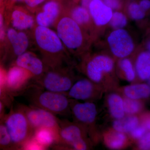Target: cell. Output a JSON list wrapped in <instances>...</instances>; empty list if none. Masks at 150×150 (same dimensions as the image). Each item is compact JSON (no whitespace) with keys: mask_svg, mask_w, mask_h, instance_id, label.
<instances>
[{"mask_svg":"<svg viewBox=\"0 0 150 150\" xmlns=\"http://www.w3.org/2000/svg\"><path fill=\"white\" fill-rule=\"evenodd\" d=\"M115 63L110 56L104 54L96 55L88 62L86 72L89 79L99 86L103 91L115 86L112 74Z\"/></svg>","mask_w":150,"mask_h":150,"instance_id":"6da1fadb","label":"cell"},{"mask_svg":"<svg viewBox=\"0 0 150 150\" xmlns=\"http://www.w3.org/2000/svg\"><path fill=\"white\" fill-rule=\"evenodd\" d=\"M57 33L62 43L71 50L79 48L83 42L81 26L70 17L62 18L57 26Z\"/></svg>","mask_w":150,"mask_h":150,"instance_id":"7a4b0ae2","label":"cell"},{"mask_svg":"<svg viewBox=\"0 0 150 150\" xmlns=\"http://www.w3.org/2000/svg\"><path fill=\"white\" fill-rule=\"evenodd\" d=\"M107 42L112 54L119 59L126 58L132 54L134 43L132 37L126 30L115 29L108 35Z\"/></svg>","mask_w":150,"mask_h":150,"instance_id":"3957f363","label":"cell"},{"mask_svg":"<svg viewBox=\"0 0 150 150\" xmlns=\"http://www.w3.org/2000/svg\"><path fill=\"white\" fill-rule=\"evenodd\" d=\"M35 36L38 45L43 51L55 54L63 50V43L58 34L48 27L38 25Z\"/></svg>","mask_w":150,"mask_h":150,"instance_id":"277c9868","label":"cell"},{"mask_svg":"<svg viewBox=\"0 0 150 150\" xmlns=\"http://www.w3.org/2000/svg\"><path fill=\"white\" fill-rule=\"evenodd\" d=\"M6 125L13 142L21 143L27 138L30 124L26 115L21 112L13 113L7 120Z\"/></svg>","mask_w":150,"mask_h":150,"instance_id":"5b68a950","label":"cell"},{"mask_svg":"<svg viewBox=\"0 0 150 150\" xmlns=\"http://www.w3.org/2000/svg\"><path fill=\"white\" fill-rule=\"evenodd\" d=\"M68 91L71 98L85 101L95 98L103 91L89 79H81L73 83Z\"/></svg>","mask_w":150,"mask_h":150,"instance_id":"8992f818","label":"cell"},{"mask_svg":"<svg viewBox=\"0 0 150 150\" xmlns=\"http://www.w3.org/2000/svg\"><path fill=\"white\" fill-rule=\"evenodd\" d=\"M37 102L43 109L56 113L64 112L69 105V100L64 94L48 91L38 95Z\"/></svg>","mask_w":150,"mask_h":150,"instance_id":"52a82bcc","label":"cell"},{"mask_svg":"<svg viewBox=\"0 0 150 150\" xmlns=\"http://www.w3.org/2000/svg\"><path fill=\"white\" fill-rule=\"evenodd\" d=\"M60 136L75 150H85L88 148L82 129L78 125L70 124L64 126L60 130Z\"/></svg>","mask_w":150,"mask_h":150,"instance_id":"ba28073f","label":"cell"},{"mask_svg":"<svg viewBox=\"0 0 150 150\" xmlns=\"http://www.w3.org/2000/svg\"><path fill=\"white\" fill-rule=\"evenodd\" d=\"M26 116L30 125L36 129L44 128L54 130L58 126L55 116L52 112L43 108L30 109Z\"/></svg>","mask_w":150,"mask_h":150,"instance_id":"9c48e42d","label":"cell"},{"mask_svg":"<svg viewBox=\"0 0 150 150\" xmlns=\"http://www.w3.org/2000/svg\"><path fill=\"white\" fill-rule=\"evenodd\" d=\"M73 84L69 76L55 71L47 73L42 81V85L47 91L60 93L69 91Z\"/></svg>","mask_w":150,"mask_h":150,"instance_id":"30bf717a","label":"cell"},{"mask_svg":"<svg viewBox=\"0 0 150 150\" xmlns=\"http://www.w3.org/2000/svg\"><path fill=\"white\" fill-rule=\"evenodd\" d=\"M88 10L91 18L98 26H104L109 23L112 17V9L106 6L102 0H93Z\"/></svg>","mask_w":150,"mask_h":150,"instance_id":"8fae6325","label":"cell"},{"mask_svg":"<svg viewBox=\"0 0 150 150\" xmlns=\"http://www.w3.org/2000/svg\"><path fill=\"white\" fill-rule=\"evenodd\" d=\"M72 112L78 121L86 125L93 123L97 115L96 105L91 102L76 103L73 106Z\"/></svg>","mask_w":150,"mask_h":150,"instance_id":"7c38bea8","label":"cell"},{"mask_svg":"<svg viewBox=\"0 0 150 150\" xmlns=\"http://www.w3.org/2000/svg\"><path fill=\"white\" fill-rule=\"evenodd\" d=\"M60 9V5L56 1L51 0L47 2L43 6V11L36 16L38 25L48 27L51 25L59 15Z\"/></svg>","mask_w":150,"mask_h":150,"instance_id":"4fadbf2b","label":"cell"},{"mask_svg":"<svg viewBox=\"0 0 150 150\" xmlns=\"http://www.w3.org/2000/svg\"><path fill=\"white\" fill-rule=\"evenodd\" d=\"M16 62L18 67L28 71L33 74L38 76L43 72V63L40 59L30 53L25 52L19 55Z\"/></svg>","mask_w":150,"mask_h":150,"instance_id":"5bb4252c","label":"cell"},{"mask_svg":"<svg viewBox=\"0 0 150 150\" xmlns=\"http://www.w3.org/2000/svg\"><path fill=\"white\" fill-rule=\"evenodd\" d=\"M103 141L106 146L110 149L118 150L126 146L129 140L126 134L113 129L104 133Z\"/></svg>","mask_w":150,"mask_h":150,"instance_id":"9a60e30c","label":"cell"},{"mask_svg":"<svg viewBox=\"0 0 150 150\" xmlns=\"http://www.w3.org/2000/svg\"><path fill=\"white\" fill-rule=\"evenodd\" d=\"M7 35L15 54L18 56L25 52L28 47V40L24 33L18 32L15 29L11 28L8 30Z\"/></svg>","mask_w":150,"mask_h":150,"instance_id":"2e32d148","label":"cell"},{"mask_svg":"<svg viewBox=\"0 0 150 150\" xmlns=\"http://www.w3.org/2000/svg\"><path fill=\"white\" fill-rule=\"evenodd\" d=\"M135 69L136 74L140 79L148 80L150 77V52H141L137 56Z\"/></svg>","mask_w":150,"mask_h":150,"instance_id":"e0dca14e","label":"cell"},{"mask_svg":"<svg viewBox=\"0 0 150 150\" xmlns=\"http://www.w3.org/2000/svg\"><path fill=\"white\" fill-rule=\"evenodd\" d=\"M123 93L125 96L131 99H144L150 96V87L145 83L136 84L124 87Z\"/></svg>","mask_w":150,"mask_h":150,"instance_id":"ac0fdd59","label":"cell"},{"mask_svg":"<svg viewBox=\"0 0 150 150\" xmlns=\"http://www.w3.org/2000/svg\"><path fill=\"white\" fill-rule=\"evenodd\" d=\"M139 124L140 119L137 116L127 115L120 119H115L112 123V128L116 131L128 134Z\"/></svg>","mask_w":150,"mask_h":150,"instance_id":"d6986e66","label":"cell"},{"mask_svg":"<svg viewBox=\"0 0 150 150\" xmlns=\"http://www.w3.org/2000/svg\"><path fill=\"white\" fill-rule=\"evenodd\" d=\"M107 103L110 115L115 119L123 118L124 112L123 98L118 93H112L108 96Z\"/></svg>","mask_w":150,"mask_h":150,"instance_id":"ffe728a7","label":"cell"},{"mask_svg":"<svg viewBox=\"0 0 150 150\" xmlns=\"http://www.w3.org/2000/svg\"><path fill=\"white\" fill-rule=\"evenodd\" d=\"M11 19L13 26L18 30L30 28L34 24L33 18L20 10L16 9L13 11Z\"/></svg>","mask_w":150,"mask_h":150,"instance_id":"44dd1931","label":"cell"},{"mask_svg":"<svg viewBox=\"0 0 150 150\" xmlns=\"http://www.w3.org/2000/svg\"><path fill=\"white\" fill-rule=\"evenodd\" d=\"M26 71L18 66L11 69L7 76L8 85L12 87H16L21 85L26 79Z\"/></svg>","mask_w":150,"mask_h":150,"instance_id":"7402d4cb","label":"cell"},{"mask_svg":"<svg viewBox=\"0 0 150 150\" xmlns=\"http://www.w3.org/2000/svg\"><path fill=\"white\" fill-rule=\"evenodd\" d=\"M71 18L80 26L88 24L91 18L88 10L83 6H79L73 9L71 13Z\"/></svg>","mask_w":150,"mask_h":150,"instance_id":"603a6c76","label":"cell"},{"mask_svg":"<svg viewBox=\"0 0 150 150\" xmlns=\"http://www.w3.org/2000/svg\"><path fill=\"white\" fill-rule=\"evenodd\" d=\"M54 131L47 128L37 129L35 133V139L43 147L49 146L53 143L55 139Z\"/></svg>","mask_w":150,"mask_h":150,"instance_id":"cb8c5ba5","label":"cell"},{"mask_svg":"<svg viewBox=\"0 0 150 150\" xmlns=\"http://www.w3.org/2000/svg\"><path fill=\"white\" fill-rule=\"evenodd\" d=\"M118 66L126 80L129 82L133 81L136 78V72L131 60L127 57L121 59Z\"/></svg>","mask_w":150,"mask_h":150,"instance_id":"d4e9b609","label":"cell"},{"mask_svg":"<svg viewBox=\"0 0 150 150\" xmlns=\"http://www.w3.org/2000/svg\"><path fill=\"white\" fill-rule=\"evenodd\" d=\"M124 112L127 115H135L142 110L143 105L140 100L131 99L125 97L123 98Z\"/></svg>","mask_w":150,"mask_h":150,"instance_id":"484cf974","label":"cell"},{"mask_svg":"<svg viewBox=\"0 0 150 150\" xmlns=\"http://www.w3.org/2000/svg\"><path fill=\"white\" fill-rule=\"evenodd\" d=\"M128 20L124 13L120 11H115L112 13V17L109 24L113 29H122L127 25Z\"/></svg>","mask_w":150,"mask_h":150,"instance_id":"4316f807","label":"cell"},{"mask_svg":"<svg viewBox=\"0 0 150 150\" xmlns=\"http://www.w3.org/2000/svg\"><path fill=\"white\" fill-rule=\"evenodd\" d=\"M128 11L129 16L134 20L140 21L145 17L146 13L139 5L136 3H132L128 6Z\"/></svg>","mask_w":150,"mask_h":150,"instance_id":"83f0119b","label":"cell"},{"mask_svg":"<svg viewBox=\"0 0 150 150\" xmlns=\"http://www.w3.org/2000/svg\"><path fill=\"white\" fill-rule=\"evenodd\" d=\"M138 147L141 150L150 149V131L147 132L139 140Z\"/></svg>","mask_w":150,"mask_h":150,"instance_id":"f1b7e54d","label":"cell"},{"mask_svg":"<svg viewBox=\"0 0 150 150\" xmlns=\"http://www.w3.org/2000/svg\"><path fill=\"white\" fill-rule=\"evenodd\" d=\"M11 141V137L6 127L2 125L0 126V144H8Z\"/></svg>","mask_w":150,"mask_h":150,"instance_id":"f546056e","label":"cell"},{"mask_svg":"<svg viewBox=\"0 0 150 150\" xmlns=\"http://www.w3.org/2000/svg\"><path fill=\"white\" fill-rule=\"evenodd\" d=\"M148 131L145 129L144 127L139 124V125L135 128L130 134H131V136L133 139H134L139 140Z\"/></svg>","mask_w":150,"mask_h":150,"instance_id":"4dcf8cb0","label":"cell"},{"mask_svg":"<svg viewBox=\"0 0 150 150\" xmlns=\"http://www.w3.org/2000/svg\"><path fill=\"white\" fill-rule=\"evenodd\" d=\"M139 119L140 125L144 127L147 131H150V112L143 114Z\"/></svg>","mask_w":150,"mask_h":150,"instance_id":"1f68e13d","label":"cell"},{"mask_svg":"<svg viewBox=\"0 0 150 150\" xmlns=\"http://www.w3.org/2000/svg\"><path fill=\"white\" fill-rule=\"evenodd\" d=\"M102 1L112 10H118L121 8V4L119 0H103Z\"/></svg>","mask_w":150,"mask_h":150,"instance_id":"d6a6232c","label":"cell"},{"mask_svg":"<svg viewBox=\"0 0 150 150\" xmlns=\"http://www.w3.org/2000/svg\"><path fill=\"white\" fill-rule=\"evenodd\" d=\"M25 148L29 150H40L42 149L43 147L41 146L39 143H38L34 139L33 141L28 143L26 145Z\"/></svg>","mask_w":150,"mask_h":150,"instance_id":"836d02e7","label":"cell"},{"mask_svg":"<svg viewBox=\"0 0 150 150\" xmlns=\"http://www.w3.org/2000/svg\"><path fill=\"white\" fill-rule=\"evenodd\" d=\"M46 0H23L25 4L30 8H34L42 4Z\"/></svg>","mask_w":150,"mask_h":150,"instance_id":"e575fe53","label":"cell"},{"mask_svg":"<svg viewBox=\"0 0 150 150\" xmlns=\"http://www.w3.org/2000/svg\"><path fill=\"white\" fill-rule=\"evenodd\" d=\"M5 33L4 26V17L2 13L0 11V40H2L5 37Z\"/></svg>","mask_w":150,"mask_h":150,"instance_id":"d590c367","label":"cell"},{"mask_svg":"<svg viewBox=\"0 0 150 150\" xmlns=\"http://www.w3.org/2000/svg\"><path fill=\"white\" fill-rule=\"evenodd\" d=\"M140 7L145 12L150 8V1L149 0H142L140 2Z\"/></svg>","mask_w":150,"mask_h":150,"instance_id":"8d00e7d4","label":"cell"},{"mask_svg":"<svg viewBox=\"0 0 150 150\" xmlns=\"http://www.w3.org/2000/svg\"><path fill=\"white\" fill-rule=\"evenodd\" d=\"M93 0H81V2L82 6L88 9V6L89 4Z\"/></svg>","mask_w":150,"mask_h":150,"instance_id":"74e56055","label":"cell"},{"mask_svg":"<svg viewBox=\"0 0 150 150\" xmlns=\"http://www.w3.org/2000/svg\"><path fill=\"white\" fill-rule=\"evenodd\" d=\"M4 75L2 72L0 71V85L2 84L4 82Z\"/></svg>","mask_w":150,"mask_h":150,"instance_id":"f35d334b","label":"cell"},{"mask_svg":"<svg viewBox=\"0 0 150 150\" xmlns=\"http://www.w3.org/2000/svg\"><path fill=\"white\" fill-rule=\"evenodd\" d=\"M146 47L147 48L148 51L150 52V40L148 41L147 43H146Z\"/></svg>","mask_w":150,"mask_h":150,"instance_id":"ab89813d","label":"cell"},{"mask_svg":"<svg viewBox=\"0 0 150 150\" xmlns=\"http://www.w3.org/2000/svg\"><path fill=\"white\" fill-rule=\"evenodd\" d=\"M4 0H0V8L4 4Z\"/></svg>","mask_w":150,"mask_h":150,"instance_id":"60d3db41","label":"cell"},{"mask_svg":"<svg viewBox=\"0 0 150 150\" xmlns=\"http://www.w3.org/2000/svg\"><path fill=\"white\" fill-rule=\"evenodd\" d=\"M148 84L149 86L150 87V77L148 79Z\"/></svg>","mask_w":150,"mask_h":150,"instance_id":"b9f144b4","label":"cell"},{"mask_svg":"<svg viewBox=\"0 0 150 150\" xmlns=\"http://www.w3.org/2000/svg\"><path fill=\"white\" fill-rule=\"evenodd\" d=\"M10 1H23V0H10Z\"/></svg>","mask_w":150,"mask_h":150,"instance_id":"7bdbcfd3","label":"cell"},{"mask_svg":"<svg viewBox=\"0 0 150 150\" xmlns=\"http://www.w3.org/2000/svg\"><path fill=\"white\" fill-rule=\"evenodd\" d=\"M1 108H2V105L1 103L0 102V112H1Z\"/></svg>","mask_w":150,"mask_h":150,"instance_id":"ee69618b","label":"cell"},{"mask_svg":"<svg viewBox=\"0 0 150 150\" xmlns=\"http://www.w3.org/2000/svg\"><path fill=\"white\" fill-rule=\"evenodd\" d=\"M1 88H0V96H1Z\"/></svg>","mask_w":150,"mask_h":150,"instance_id":"f6af8a7d","label":"cell"}]
</instances>
